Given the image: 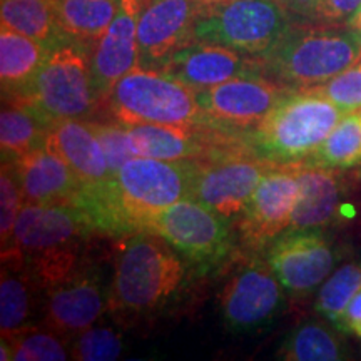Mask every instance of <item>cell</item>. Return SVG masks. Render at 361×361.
I'll return each mask as SVG.
<instances>
[{"instance_id": "cell-8", "label": "cell", "mask_w": 361, "mask_h": 361, "mask_svg": "<svg viewBox=\"0 0 361 361\" xmlns=\"http://www.w3.org/2000/svg\"><path fill=\"white\" fill-rule=\"evenodd\" d=\"M142 231L157 234L183 258L201 266L223 259L231 247L229 219L192 197L157 211Z\"/></svg>"}, {"instance_id": "cell-31", "label": "cell", "mask_w": 361, "mask_h": 361, "mask_svg": "<svg viewBox=\"0 0 361 361\" xmlns=\"http://www.w3.org/2000/svg\"><path fill=\"white\" fill-rule=\"evenodd\" d=\"M123 353V338L107 326H90L79 333L72 346V358L79 361H112Z\"/></svg>"}, {"instance_id": "cell-36", "label": "cell", "mask_w": 361, "mask_h": 361, "mask_svg": "<svg viewBox=\"0 0 361 361\" xmlns=\"http://www.w3.org/2000/svg\"><path fill=\"white\" fill-rule=\"evenodd\" d=\"M340 329L356 338H361V290L356 293L348 308L343 313Z\"/></svg>"}, {"instance_id": "cell-39", "label": "cell", "mask_w": 361, "mask_h": 361, "mask_svg": "<svg viewBox=\"0 0 361 361\" xmlns=\"http://www.w3.org/2000/svg\"><path fill=\"white\" fill-rule=\"evenodd\" d=\"M200 2H216V0H200Z\"/></svg>"}, {"instance_id": "cell-18", "label": "cell", "mask_w": 361, "mask_h": 361, "mask_svg": "<svg viewBox=\"0 0 361 361\" xmlns=\"http://www.w3.org/2000/svg\"><path fill=\"white\" fill-rule=\"evenodd\" d=\"M109 306V293L94 271H79L49 290L45 323L57 335L74 336L94 326Z\"/></svg>"}, {"instance_id": "cell-35", "label": "cell", "mask_w": 361, "mask_h": 361, "mask_svg": "<svg viewBox=\"0 0 361 361\" xmlns=\"http://www.w3.org/2000/svg\"><path fill=\"white\" fill-rule=\"evenodd\" d=\"M361 8V0H319L314 20L324 24L348 25L351 17Z\"/></svg>"}, {"instance_id": "cell-29", "label": "cell", "mask_w": 361, "mask_h": 361, "mask_svg": "<svg viewBox=\"0 0 361 361\" xmlns=\"http://www.w3.org/2000/svg\"><path fill=\"white\" fill-rule=\"evenodd\" d=\"M361 290V263H346L324 279L316 296L314 308L324 319L340 329L343 313Z\"/></svg>"}, {"instance_id": "cell-5", "label": "cell", "mask_w": 361, "mask_h": 361, "mask_svg": "<svg viewBox=\"0 0 361 361\" xmlns=\"http://www.w3.org/2000/svg\"><path fill=\"white\" fill-rule=\"evenodd\" d=\"M293 20L283 0L204 2L194 22L192 40L261 57L286 34Z\"/></svg>"}, {"instance_id": "cell-24", "label": "cell", "mask_w": 361, "mask_h": 361, "mask_svg": "<svg viewBox=\"0 0 361 361\" xmlns=\"http://www.w3.org/2000/svg\"><path fill=\"white\" fill-rule=\"evenodd\" d=\"M2 25L56 47L71 39L59 25L54 0H0Z\"/></svg>"}, {"instance_id": "cell-38", "label": "cell", "mask_w": 361, "mask_h": 361, "mask_svg": "<svg viewBox=\"0 0 361 361\" xmlns=\"http://www.w3.org/2000/svg\"><path fill=\"white\" fill-rule=\"evenodd\" d=\"M348 27L353 30V32L356 34V37H358L361 42V8L355 13L353 17H351V20L348 22Z\"/></svg>"}, {"instance_id": "cell-10", "label": "cell", "mask_w": 361, "mask_h": 361, "mask_svg": "<svg viewBox=\"0 0 361 361\" xmlns=\"http://www.w3.org/2000/svg\"><path fill=\"white\" fill-rule=\"evenodd\" d=\"M274 166L251 154H228L211 161H197L189 197L231 221L241 214L259 180Z\"/></svg>"}, {"instance_id": "cell-27", "label": "cell", "mask_w": 361, "mask_h": 361, "mask_svg": "<svg viewBox=\"0 0 361 361\" xmlns=\"http://www.w3.org/2000/svg\"><path fill=\"white\" fill-rule=\"evenodd\" d=\"M32 276L27 271L20 273V266L12 268L7 264L2 268L0 278V331L2 338L20 335L29 329L30 316H32Z\"/></svg>"}, {"instance_id": "cell-16", "label": "cell", "mask_w": 361, "mask_h": 361, "mask_svg": "<svg viewBox=\"0 0 361 361\" xmlns=\"http://www.w3.org/2000/svg\"><path fill=\"white\" fill-rule=\"evenodd\" d=\"M159 71L196 92L243 75L261 74L256 57L196 40L179 47Z\"/></svg>"}, {"instance_id": "cell-22", "label": "cell", "mask_w": 361, "mask_h": 361, "mask_svg": "<svg viewBox=\"0 0 361 361\" xmlns=\"http://www.w3.org/2000/svg\"><path fill=\"white\" fill-rule=\"evenodd\" d=\"M300 194L290 229H314L335 219L340 209L341 186L335 171L311 164H296Z\"/></svg>"}, {"instance_id": "cell-20", "label": "cell", "mask_w": 361, "mask_h": 361, "mask_svg": "<svg viewBox=\"0 0 361 361\" xmlns=\"http://www.w3.org/2000/svg\"><path fill=\"white\" fill-rule=\"evenodd\" d=\"M44 146L71 166L84 188L102 186L112 178L104 149L87 121H54L45 134Z\"/></svg>"}, {"instance_id": "cell-15", "label": "cell", "mask_w": 361, "mask_h": 361, "mask_svg": "<svg viewBox=\"0 0 361 361\" xmlns=\"http://www.w3.org/2000/svg\"><path fill=\"white\" fill-rule=\"evenodd\" d=\"M204 2L142 0L137 20V66L159 71L179 47L192 42V27Z\"/></svg>"}, {"instance_id": "cell-17", "label": "cell", "mask_w": 361, "mask_h": 361, "mask_svg": "<svg viewBox=\"0 0 361 361\" xmlns=\"http://www.w3.org/2000/svg\"><path fill=\"white\" fill-rule=\"evenodd\" d=\"M142 0H119L116 17L92 42V80L101 101H106L117 80L137 66V20Z\"/></svg>"}, {"instance_id": "cell-34", "label": "cell", "mask_w": 361, "mask_h": 361, "mask_svg": "<svg viewBox=\"0 0 361 361\" xmlns=\"http://www.w3.org/2000/svg\"><path fill=\"white\" fill-rule=\"evenodd\" d=\"M90 128L99 137V142L104 149L107 164L112 176L123 168L126 161H129L130 154L129 142H128V126H116V124H104V123H89Z\"/></svg>"}, {"instance_id": "cell-2", "label": "cell", "mask_w": 361, "mask_h": 361, "mask_svg": "<svg viewBox=\"0 0 361 361\" xmlns=\"http://www.w3.org/2000/svg\"><path fill=\"white\" fill-rule=\"evenodd\" d=\"M261 74L288 89H313L361 59V42L348 25L295 19L274 47L256 57Z\"/></svg>"}, {"instance_id": "cell-37", "label": "cell", "mask_w": 361, "mask_h": 361, "mask_svg": "<svg viewBox=\"0 0 361 361\" xmlns=\"http://www.w3.org/2000/svg\"><path fill=\"white\" fill-rule=\"evenodd\" d=\"M318 2L319 0H283L291 16L300 20H314Z\"/></svg>"}, {"instance_id": "cell-14", "label": "cell", "mask_w": 361, "mask_h": 361, "mask_svg": "<svg viewBox=\"0 0 361 361\" xmlns=\"http://www.w3.org/2000/svg\"><path fill=\"white\" fill-rule=\"evenodd\" d=\"M298 194L296 166H274L263 176L239 214L238 228L247 245L264 246L290 229Z\"/></svg>"}, {"instance_id": "cell-7", "label": "cell", "mask_w": 361, "mask_h": 361, "mask_svg": "<svg viewBox=\"0 0 361 361\" xmlns=\"http://www.w3.org/2000/svg\"><path fill=\"white\" fill-rule=\"evenodd\" d=\"M92 42L66 39L52 49L29 92L19 99L52 124L61 119H85L99 99L92 80Z\"/></svg>"}, {"instance_id": "cell-9", "label": "cell", "mask_w": 361, "mask_h": 361, "mask_svg": "<svg viewBox=\"0 0 361 361\" xmlns=\"http://www.w3.org/2000/svg\"><path fill=\"white\" fill-rule=\"evenodd\" d=\"M288 90L263 74L243 75L200 90L197 102L213 128L245 134L263 123Z\"/></svg>"}, {"instance_id": "cell-26", "label": "cell", "mask_w": 361, "mask_h": 361, "mask_svg": "<svg viewBox=\"0 0 361 361\" xmlns=\"http://www.w3.org/2000/svg\"><path fill=\"white\" fill-rule=\"evenodd\" d=\"M305 164L331 171L361 166V109L345 112L336 128Z\"/></svg>"}, {"instance_id": "cell-13", "label": "cell", "mask_w": 361, "mask_h": 361, "mask_svg": "<svg viewBox=\"0 0 361 361\" xmlns=\"http://www.w3.org/2000/svg\"><path fill=\"white\" fill-rule=\"evenodd\" d=\"M283 290L268 261L251 259L226 283L221 311L233 333H251L266 326L283 305Z\"/></svg>"}, {"instance_id": "cell-6", "label": "cell", "mask_w": 361, "mask_h": 361, "mask_svg": "<svg viewBox=\"0 0 361 361\" xmlns=\"http://www.w3.org/2000/svg\"><path fill=\"white\" fill-rule=\"evenodd\" d=\"M106 102L116 119L126 126L213 128L200 107L196 90L157 69L135 66L117 80Z\"/></svg>"}, {"instance_id": "cell-21", "label": "cell", "mask_w": 361, "mask_h": 361, "mask_svg": "<svg viewBox=\"0 0 361 361\" xmlns=\"http://www.w3.org/2000/svg\"><path fill=\"white\" fill-rule=\"evenodd\" d=\"M51 45L24 34L0 29V80L4 101H19L29 92L35 75L52 52Z\"/></svg>"}, {"instance_id": "cell-33", "label": "cell", "mask_w": 361, "mask_h": 361, "mask_svg": "<svg viewBox=\"0 0 361 361\" xmlns=\"http://www.w3.org/2000/svg\"><path fill=\"white\" fill-rule=\"evenodd\" d=\"M343 112L361 109V59L336 78L316 87Z\"/></svg>"}, {"instance_id": "cell-25", "label": "cell", "mask_w": 361, "mask_h": 361, "mask_svg": "<svg viewBox=\"0 0 361 361\" xmlns=\"http://www.w3.org/2000/svg\"><path fill=\"white\" fill-rule=\"evenodd\" d=\"M59 25L67 37L94 42L116 17L119 0H54Z\"/></svg>"}, {"instance_id": "cell-28", "label": "cell", "mask_w": 361, "mask_h": 361, "mask_svg": "<svg viewBox=\"0 0 361 361\" xmlns=\"http://www.w3.org/2000/svg\"><path fill=\"white\" fill-rule=\"evenodd\" d=\"M278 358L286 361H340L346 360V351L340 338L318 322H308L296 326L281 348Z\"/></svg>"}, {"instance_id": "cell-4", "label": "cell", "mask_w": 361, "mask_h": 361, "mask_svg": "<svg viewBox=\"0 0 361 361\" xmlns=\"http://www.w3.org/2000/svg\"><path fill=\"white\" fill-rule=\"evenodd\" d=\"M184 264L178 251L151 231L129 239L116 264L109 310L123 314H147L161 310L179 290Z\"/></svg>"}, {"instance_id": "cell-30", "label": "cell", "mask_w": 361, "mask_h": 361, "mask_svg": "<svg viewBox=\"0 0 361 361\" xmlns=\"http://www.w3.org/2000/svg\"><path fill=\"white\" fill-rule=\"evenodd\" d=\"M8 341L12 343V360L16 361H64L69 358L61 335H57L52 329L49 331L34 329L32 331L29 328Z\"/></svg>"}, {"instance_id": "cell-23", "label": "cell", "mask_w": 361, "mask_h": 361, "mask_svg": "<svg viewBox=\"0 0 361 361\" xmlns=\"http://www.w3.org/2000/svg\"><path fill=\"white\" fill-rule=\"evenodd\" d=\"M47 121L32 107L19 101L4 102L0 114V146L4 162H13L32 149L42 146Z\"/></svg>"}, {"instance_id": "cell-11", "label": "cell", "mask_w": 361, "mask_h": 361, "mask_svg": "<svg viewBox=\"0 0 361 361\" xmlns=\"http://www.w3.org/2000/svg\"><path fill=\"white\" fill-rule=\"evenodd\" d=\"M89 231H92L89 218L74 202L24 204L12 246L2 252V259L20 264L24 258L75 245V239Z\"/></svg>"}, {"instance_id": "cell-3", "label": "cell", "mask_w": 361, "mask_h": 361, "mask_svg": "<svg viewBox=\"0 0 361 361\" xmlns=\"http://www.w3.org/2000/svg\"><path fill=\"white\" fill-rule=\"evenodd\" d=\"M345 116L318 89H290L263 123L243 134L251 156L276 166L303 164Z\"/></svg>"}, {"instance_id": "cell-32", "label": "cell", "mask_w": 361, "mask_h": 361, "mask_svg": "<svg viewBox=\"0 0 361 361\" xmlns=\"http://www.w3.org/2000/svg\"><path fill=\"white\" fill-rule=\"evenodd\" d=\"M24 206L20 184L17 180L12 162H2L0 173V239H2V252L12 246L13 229L17 218Z\"/></svg>"}, {"instance_id": "cell-1", "label": "cell", "mask_w": 361, "mask_h": 361, "mask_svg": "<svg viewBox=\"0 0 361 361\" xmlns=\"http://www.w3.org/2000/svg\"><path fill=\"white\" fill-rule=\"evenodd\" d=\"M197 161H162L130 157L111 180L84 188L71 202L89 218L92 231L130 234L142 231L144 223L174 202L186 200Z\"/></svg>"}, {"instance_id": "cell-12", "label": "cell", "mask_w": 361, "mask_h": 361, "mask_svg": "<svg viewBox=\"0 0 361 361\" xmlns=\"http://www.w3.org/2000/svg\"><path fill=\"white\" fill-rule=\"evenodd\" d=\"M266 261L291 295H308L331 274L336 255L319 228L288 229L271 241Z\"/></svg>"}, {"instance_id": "cell-19", "label": "cell", "mask_w": 361, "mask_h": 361, "mask_svg": "<svg viewBox=\"0 0 361 361\" xmlns=\"http://www.w3.org/2000/svg\"><path fill=\"white\" fill-rule=\"evenodd\" d=\"M24 204L71 202L82 189L78 174L61 156L42 146L12 162Z\"/></svg>"}]
</instances>
